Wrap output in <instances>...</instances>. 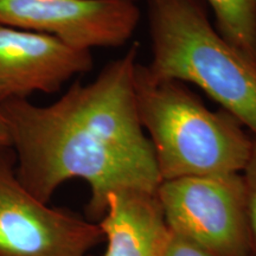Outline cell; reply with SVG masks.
<instances>
[{
  "instance_id": "obj_1",
  "label": "cell",
  "mask_w": 256,
  "mask_h": 256,
  "mask_svg": "<svg viewBox=\"0 0 256 256\" xmlns=\"http://www.w3.org/2000/svg\"><path fill=\"white\" fill-rule=\"evenodd\" d=\"M139 44L104 66L92 82H75L54 104H0L14 153L16 174L44 203L60 185L82 179L90 188L87 214L104 216L110 192H156L162 183L154 152L138 116L134 70Z\"/></svg>"
},
{
  "instance_id": "obj_2",
  "label": "cell",
  "mask_w": 256,
  "mask_h": 256,
  "mask_svg": "<svg viewBox=\"0 0 256 256\" xmlns=\"http://www.w3.org/2000/svg\"><path fill=\"white\" fill-rule=\"evenodd\" d=\"M134 98L162 182L241 174L254 138L226 110H211L186 83L153 78L136 63Z\"/></svg>"
},
{
  "instance_id": "obj_3",
  "label": "cell",
  "mask_w": 256,
  "mask_h": 256,
  "mask_svg": "<svg viewBox=\"0 0 256 256\" xmlns=\"http://www.w3.org/2000/svg\"><path fill=\"white\" fill-rule=\"evenodd\" d=\"M153 78L192 83L256 139V62L211 24L200 0H146Z\"/></svg>"
},
{
  "instance_id": "obj_4",
  "label": "cell",
  "mask_w": 256,
  "mask_h": 256,
  "mask_svg": "<svg viewBox=\"0 0 256 256\" xmlns=\"http://www.w3.org/2000/svg\"><path fill=\"white\" fill-rule=\"evenodd\" d=\"M168 229L216 256H249L241 174L164 180L156 191Z\"/></svg>"
},
{
  "instance_id": "obj_5",
  "label": "cell",
  "mask_w": 256,
  "mask_h": 256,
  "mask_svg": "<svg viewBox=\"0 0 256 256\" xmlns=\"http://www.w3.org/2000/svg\"><path fill=\"white\" fill-rule=\"evenodd\" d=\"M14 166L12 148L0 150V256H86L104 240L98 223L32 196Z\"/></svg>"
},
{
  "instance_id": "obj_6",
  "label": "cell",
  "mask_w": 256,
  "mask_h": 256,
  "mask_svg": "<svg viewBox=\"0 0 256 256\" xmlns=\"http://www.w3.org/2000/svg\"><path fill=\"white\" fill-rule=\"evenodd\" d=\"M139 20L140 10L130 0H0V23L80 50L124 46Z\"/></svg>"
},
{
  "instance_id": "obj_7",
  "label": "cell",
  "mask_w": 256,
  "mask_h": 256,
  "mask_svg": "<svg viewBox=\"0 0 256 256\" xmlns=\"http://www.w3.org/2000/svg\"><path fill=\"white\" fill-rule=\"evenodd\" d=\"M92 69V51L0 23V104L28 100L34 92L54 94Z\"/></svg>"
},
{
  "instance_id": "obj_8",
  "label": "cell",
  "mask_w": 256,
  "mask_h": 256,
  "mask_svg": "<svg viewBox=\"0 0 256 256\" xmlns=\"http://www.w3.org/2000/svg\"><path fill=\"white\" fill-rule=\"evenodd\" d=\"M98 224L107 242L102 256H162L168 234L156 192L136 188L110 192Z\"/></svg>"
},
{
  "instance_id": "obj_9",
  "label": "cell",
  "mask_w": 256,
  "mask_h": 256,
  "mask_svg": "<svg viewBox=\"0 0 256 256\" xmlns=\"http://www.w3.org/2000/svg\"><path fill=\"white\" fill-rule=\"evenodd\" d=\"M224 40L256 62V0H206Z\"/></svg>"
},
{
  "instance_id": "obj_10",
  "label": "cell",
  "mask_w": 256,
  "mask_h": 256,
  "mask_svg": "<svg viewBox=\"0 0 256 256\" xmlns=\"http://www.w3.org/2000/svg\"><path fill=\"white\" fill-rule=\"evenodd\" d=\"M244 185L246 206H247L249 229V256H256V139L252 140V148L247 165L241 172Z\"/></svg>"
},
{
  "instance_id": "obj_11",
  "label": "cell",
  "mask_w": 256,
  "mask_h": 256,
  "mask_svg": "<svg viewBox=\"0 0 256 256\" xmlns=\"http://www.w3.org/2000/svg\"><path fill=\"white\" fill-rule=\"evenodd\" d=\"M162 256H216L200 244L168 229Z\"/></svg>"
},
{
  "instance_id": "obj_12",
  "label": "cell",
  "mask_w": 256,
  "mask_h": 256,
  "mask_svg": "<svg viewBox=\"0 0 256 256\" xmlns=\"http://www.w3.org/2000/svg\"><path fill=\"white\" fill-rule=\"evenodd\" d=\"M4 148H11V142H10L8 130L4 116L0 113V150Z\"/></svg>"
},
{
  "instance_id": "obj_13",
  "label": "cell",
  "mask_w": 256,
  "mask_h": 256,
  "mask_svg": "<svg viewBox=\"0 0 256 256\" xmlns=\"http://www.w3.org/2000/svg\"><path fill=\"white\" fill-rule=\"evenodd\" d=\"M130 2H138V0H130Z\"/></svg>"
}]
</instances>
